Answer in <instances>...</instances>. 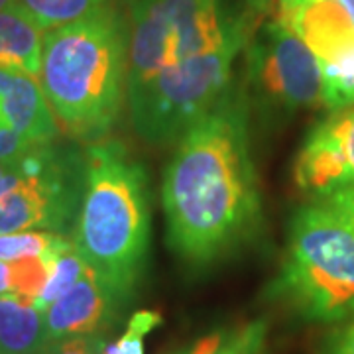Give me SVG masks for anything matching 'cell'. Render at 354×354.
Here are the masks:
<instances>
[{
  "label": "cell",
  "mask_w": 354,
  "mask_h": 354,
  "mask_svg": "<svg viewBox=\"0 0 354 354\" xmlns=\"http://www.w3.org/2000/svg\"><path fill=\"white\" fill-rule=\"evenodd\" d=\"M162 205L169 246L193 266L213 264L258 232L262 197L248 106L232 88L179 140L165 167Z\"/></svg>",
  "instance_id": "cell-1"
},
{
  "label": "cell",
  "mask_w": 354,
  "mask_h": 354,
  "mask_svg": "<svg viewBox=\"0 0 354 354\" xmlns=\"http://www.w3.org/2000/svg\"><path fill=\"white\" fill-rule=\"evenodd\" d=\"M130 22L113 6L44 34L39 85L55 118L77 140L114 127L128 83Z\"/></svg>",
  "instance_id": "cell-2"
},
{
  "label": "cell",
  "mask_w": 354,
  "mask_h": 354,
  "mask_svg": "<svg viewBox=\"0 0 354 354\" xmlns=\"http://www.w3.org/2000/svg\"><path fill=\"white\" fill-rule=\"evenodd\" d=\"M87 183L73 230L83 260L124 299L150 246V187L144 165L118 140L88 144Z\"/></svg>",
  "instance_id": "cell-3"
},
{
  "label": "cell",
  "mask_w": 354,
  "mask_h": 354,
  "mask_svg": "<svg viewBox=\"0 0 354 354\" xmlns=\"http://www.w3.org/2000/svg\"><path fill=\"white\" fill-rule=\"evenodd\" d=\"M274 293L309 321L337 323L354 313V232L317 199L291 218Z\"/></svg>",
  "instance_id": "cell-4"
},
{
  "label": "cell",
  "mask_w": 354,
  "mask_h": 354,
  "mask_svg": "<svg viewBox=\"0 0 354 354\" xmlns=\"http://www.w3.org/2000/svg\"><path fill=\"white\" fill-rule=\"evenodd\" d=\"M87 183V153L75 142L36 144L0 162V234L46 230L73 236Z\"/></svg>",
  "instance_id": "cell-5"
},
{
  "label": "cell",
  "mask_w": 354,
  "mask_h": 354,
  "mask_svg": "<svg viewBox=\"0 0 354 354\" xmlns=\"http://www.w3.org/2000/svg\"><path fill=\"white\" fill-rule=\"evenodd\" d=\"M250 39V18L223 0H136L130 16L128 88L165 67Z\"/></svg>",
  "instance_id": "cell-6"
},
{
  "label": "cell",
  "mask_w": 354,
  "mask_h": 354,
  "mask_svg": "<svg viewBox=\"0 0 354 354\" xmlns=\"http://www.w3.org/2000/svg\"><path fill=\"white\" fill-rule=\"evenodd\" d=\"M246 41H234L209 53L165 67L142 85L128 88L134 130L150 144L183 138L193 124L227 97L232 64Z\"/></svg>",
  "instance_id": "cell-7"
},
{
  "label": "cell",
  "mask_w": 354,
  "mask_h": 354,
  "mask_svg": "<svg viewBox=\"0 0 354 354\" xmlns=\"http://www.w3.org/2000/svg\"><path fill=\"white\" fill-rule=\"evenodd\" d=\"M248 41V87L260 104L278 113L321 104L319 62L291 30L274 18Z\"/></svg>",
  "instance_id": "cell-8"
},
{
  "label": "cell",
  "mask_w": 354,
  "mask_h": 354,
  "mask_svg": "<svg viewBox=\"0 0 354 354\" xmlns=\"http://www.w3.org/2000/svg\"><path fill=\"white\" fill-rule=\"evenodd\" d=\"M293 179L313 197L354 187V106L330 114L309 132L293 165Z\"/></svg>",
  "instance_id": "cell-9"
},
{
  "label": "cell",
  "mask_w": 354,
  "mask_h": 354,
  "mask_svg": "<svg viewBox=\"0 0 354 354\" xmlns=\"http://www.w3.org/2000/svg\"><path fill=\"white\" fill-rule=\"evenodd\" d=\"M127 301L87 266L75 286L44 309L46 337L53 341L77 335H104L116 323Z\"/></svg>",
  "instance_id": "cell-10"
},
{
  "label": "cell",
  "mask_w": 354,
  "mask_h": 354,
  "mask_svg": "<svg viewBox=\"0 0 354 354\" xmlns=\"http://www.w3.org/2000/svg\"><path fill=\"white\" fill-rule=\"evenodd\" d=\"M276 20L325 64L354 46V24L337 0H279Z\"/></svg>",
  "instance_id": "cell-11"
},
{
  "label": "cell",
  "mask_w": 354,
  "mask_h": 354,
  "mask_svg": "<svg viewBox=\"0 0 354 354\" xmlns=\"http://www.w3.org/2000/svg\"><path fill=\"white\" fill-rule=\"evenodd\" d=\"M0 113L14 132L32 144H50L62 138L57 118L34 77L16 75L10 88L0 97Z\"/></svg>",
  "instance_id": "cell-12"
},
{
  "label": "cell",
  "mask_w": 354,
  "mask_h": 354,
  "mask_svg": "<svg viewBox=\"0 0 354 354\" xmlns=\"http://www.w3.org/2000/svg\"><path fill=\"white\" fill-rule=\"evenodd\" d=\"M44 34L18 4L0 10V67L39 81Z\"/></svg>",
  "instance_id": "cell-13"
},
{
  "label": "cell",
  "mask_w": 354,
  "mask_h": 354,
  "mask_svg": "<svg viewBox=\"0 0 354 354\" xmlns=\"http://www.w3.org/2000/svg\"><path fill=\"white\" fill-rule=\"evenodd\" d=\"M48 342L44 311L34 299L0 295V354H34Z\"/></svg>",
  "instance_id": "cell-14"
},
{
  "label": "cell",
  "mask_w": 354,
  "mask_h": 354,
  "mask_svg": "<svg viewBox=\"0 0 354 354\" xmlns=\"http://www.w3.org/2000/svg\"><path fill=\"white\" fill-rule=\"evenodd\" d=\"M321 104L330 113L354 106V46L339 57L319 64Z\"/></svg>",
  "instance_id": "cell-15"
},
{
  "label": "cell",
  "mask_w": 354,
  "mask_h": 354,
  "mask_svg": "<svg viewBox=\"0 0 354 354\" xmlns=\"http://www.w3.org/2000/svg\"><path fill=\"white\" fill-rule=\"evenodd\" d=\"M73 246V239L46 230L0 234V260L16 262L34 256H55Z\"/></svg>",
  "instance_id": "cell-16"
},
{
  "label": "cell",
  "mask_w": 354,
  "mask_h": 354,
  "mask_svg": "<svg viewBox=\"0 0 354 354\" xmlns=\"http://www.w3.org/2000/svg\"><path fill=\"white\" fill-rule=\"evenodd\" d=\"M106 0H18V6L48 32L101 10Z\"/></svg>",
  "instance_id": "cell-17"
},
{
  "label": "cell",
  "mask_w": 354,
  "mask_h": 354,
  "mask_svg": "<svg viewBox=\"0 0 354 354\" xmlns=\"http://www.w3.org/2000/svg\"><path fill=\"white\" fill-rule=\"evenodd\" d=\"M87 270V262L83 260V256L79 254L75 248V242L71 248H67L65 252H62L51 264L50 278L46 281L44 290L39 291V295L36 297V307L38 309H46L48 305H51L57 297H62L65 291H69L77 281L81 279V276Z\"/></svg>",
  "instance_id": "cell-18"
},
{
  "label": "cell",
  "mask_w": 354,
  "mask_h": 354,
  "mask_svg": "<svg viewBox=\"0 0 354 354\" xmlns=\"http://www.w3.org/2000/svg\"><path fill=\"white\" fill-rule=\"evenodd\" d=\"M162 323L156 311H136L128 321L127 333L113 344H106L104 354H144V337Z\"/></svg>",
  "instance_id": "cell-19"
},
{
  "label": "cell",
  "mask_w": 354,
  "mask_h": 354,
  "mask_svg": "<svg viewBox=\"0 0 354 354\" xmlns=\"http://www.w3.org/2000/svg\"><path fill=\"white\" fill-rule=\"evenodd\" d=\"M266 339L268 323L264 319H256L225 337L215 354H266Z\"/></svg>",
  "instance_id": "cell-20"
},
{
  "label": "cell",
  "mask_w": 354,
  "mask_h": 354,
  "mask_svg": "<svg viewBox=\"0 0 354 354\" xmlns=\"http://www.w3.org/2000/svg\"><path fill=\"white\" fill-rule=\"evenodd\" d=\"M104 335H77L46 342L41 354H104Z\"/></svg>",
  "instance_id": "cell-21"
},
{
  "label": "cell",
  "mask_w": 354,
  "mask_h": 354,
  "mask_svg": "<svg viewBox=\"0 0 354 354\" xmlns=\"http://www.w3.org/2000/svg\"><path fill=\"white\" fill-rule=\"evenodd\" d=\"M319 354H354V313L325 337Z\"/></svg>",
  "instance_id": "cell-22"
},
{
  "label": "cell",
  "mask_w": 354,
  "mask_h": 354,
  "mask_svg": "<svg viewBox=\"0 0 354 354\" xmlns=\"http://www.w3.org/2000/svg\"><path fill=\"white\" fill-rule=\"evenodd\" d=\"M315 199L330 209L341 221H344L346 227L354 232V187L339 189L323 197H315Z\"/></svg>",
  "instance_id": "cell-23"
},
{
  "label": "cell",
  "mask_w": 354,
  "mask_h": 354,
  "mask_svg": "<svg viewBox=\"0 0 354 354\" xmlns=\"http://www.w3.org/2000/svg\"><path fill=\"white\" fill-rule=\"evenodd\" d=\"M32 146H36V144L28 142L24 136L14 132L8 124H0V162L20 156L26 150H30Z\"/></svg>",
  "instance_id": "cell-24"
},
{
  "label": "cell",
  "mask_w": 354,
  "mask_h": 354,
  "mask_svg": "<svg viewBox=\"0 0 354 354\" xmlns=\"http://www.w3.org/2000/svg\"><path fill=\"white\" fill-rule=\"evenodd\" d=\"M225 337L227 335L223 330H216V333H211V335H205L199 341L191 342L189 346L179 348L174 354H215L216 348L225 341Z\"/></svg>",
  "instance_id": "cell-25"
},
{
  "label": "cell",
  "mask_w": 354,
  "mask_h": 354,
  "mask_svg": "<svg viewBox=\"0 0 354 354\" xmlns=\"http://www.w3.org/2000/svg\"><path fill=\"white\" fill-rule=\"evenodd\" d=\"M16 75H18V73H14V71H8V69H2V67H0V97L10 88V85L14 83Z\"/></svg>",
  "instance_id": "cell-26"
},
{
  "label": "cell",
  "mask_w": 354,
  "mask_h": 354,
  "mask_svg": "<svg viewBox=\"0 0 354 354\" xmlns=\"http://www.w3.org/2000/svg\"><path fill=\"white\" fill-rule=\"evenodd\" d=\"M274 0H246V6L250 14H264L270 6H272Z\"/></svg>",
  "instance_id": "cell-27"
},
{
  "label": "cell",
  "mask_w": 354,
  "mask_h": 354,
  "mask_svg": "<svg viewBox=\"0 0 354 354\" xmlns=\"http://www.w3.org/2000/svg\"><path fill=\"white\" fill-rule=\"evenodd\" d=\"M337 2H341V6L348 12V16H351V20H353L354 24V0H337Z\"/></svg>",
  "instance_id": "cell-28"
},
{
  "label": "cell",
  "mask_w": 354,
  "mask_h": 354,
  "mask_svg": "<svg viewBox=\"0 0 354 354\" xmlns=\"http://www.w3.org/2000/svg\"><path fill=\"white\" fill-rule=\"evenodd\" d=\"M14 4H18V0H0V10H4L8 6H14Z\"/></svg>",
  "instance_id": "cell-29"
},
{
  "label": "cell",
  "mask_w": 354,
  "mask_h": 354,
  "mask_svg": "<svg viewBox=\"0 0 354 354\" xmlns=\"http://www.w3.org/2000/svg\"><path fill=\"white\" fill-rule=\"evenodd\" d=\"M34 354H41V351H39V353H34Z\"/></svg>",
  "instance_id": "cell-30"
}]
</instances>
